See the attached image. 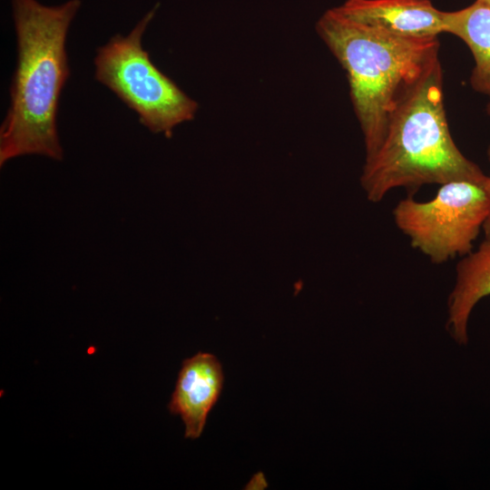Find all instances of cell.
Here are the masks:
<instances>
[{"label": "cell", "instance_id": "1", "mask_svg": "<svg viewBox=\"0 0 490 490\" xmlns=\"http://www.w3.org/2000/svg\"><path fill=\"white\" fill-rule=\"evenodd\" d=\"M81 0L46 6L37 0H12L17 59L10 103L0 126V166L24 155L62 161L56 116L70 76L65 48Z\"/></svg>", "mask_w": 490, "mask_h": 490}, {"label": "cell", "instance_id": "2", "mask_svg": "<svg viewBox=\"0 0 490 490\" xmlns=\"http://www.w3.org/2000/svg\"><path fill=\"white\" fill-rule=\"evenodd\" d=\"M486 176L452 138L438 59L392 112L381 144L366 158L362 187L370 201L379 202L396 188L413 191L461 180L485 185Z\"/></svg>", "mask_w": 490, "mask_h": 490}, {"label": "cell", "instance_id": "3", "mask_svg": "<svg viewBox=\"0 0 490 490\" xmlns=\"http://www.w3.org/2000/svg\"><path fill=\"white\" fill-rule=\"evenodd\" d=\"M317 31L346 71L369 157L403 94L438 60L437 37L393 35L353 21L337 7L319 18Z\"/></svg>", "mask_w": 490, "mask_h": 490}, {"label": "cell", "instance_id": "4", "mask_svg": "<svg viewBox=\"0 0 490 490\" xmlns=\"http://www.w3.org/2000/svg\"><path fill=\"white\" fill-rule=\"evenodd\" d=\"M158 6L127 36L116 34L97 48L94 78L134 111L142 125L170 137L177 125L194 118L199 106L153 64L142 47V35Z\"/></svg>", "mask_w": 490, "mask_h": 490}, {"label": "cell", "instance_id": "5", "mask_svg": "<svg viewBox=\"0 0 490 490\" xmlns=\"http://www.w3.org/2000/svg\"><path fill=\"white\" fill-rule=\"evenodd\" d=\"M488 211L484 185L461 180L441 184L432 200L399 201L393 216L411 246L440 264L472 250Z\"/></svg>", "mask_w": 490, "mask_h": 490}, {"label": "cell", "instance_id": "6", "mask_svg": "<svg viewBox=\"0 0 490 490\" xmlns=\"http://www.w3.org/2000/svg\"><path fill=\"white\" fill-rule=\"evenodd\" d=\"M224 375L216 356L198 352L182 361L168 408L179 415L186 438L201 436L208 415L223 388Z\"/></svg>", "mask_w": 490, "mask_h": 490}, {"label": "cell", "instance_id": "7", "mask_svg": "<svg viewBox=\"0 0 490 490\" xmlns=\"http://www.w3.org/2000/svg\"><path fill=\"white\" fill-rule=\"evenodd\" d=\"M337 9L346 17L407 38H436L445 33V12L429 0H347Z\"/></svg>", "mask_w": 490, "mask_h": 490}, {"label": "cell", "instance_id": "8", "mask_svg": "<svg viewBox=\"0 0 490 490\" xmlns=\"http://www.w3.org/2000/svg\"><path fill=\"white\" fill-rule=\"evenodd\" d=\"M490 295V240L464 255L456 265V285L448 299V321L455 339L467 342L469 316L483 298Z\"/></svg>", "mask_w": 490, "mask_h": 490}, {"label": "cell", "instance_id": "9", "mask_svg": "<svg viewBox=\"0 0 490 490\" xmlns=\"http://www.w3.org/2000/svg\"><path fill=\"white\" fill-rule=\"evenodd\" d=\"M444 23L445 33L460 38L474 56L471 86L490 97V6L475 0L463 9L445 12Z\"/></svg>", "mask_w": 490, "mask_h": 490}, {"label": "cell", "instance_id": "10", "mask_svg": "<svg viewBox=\"0 0 490 490\" xmlns=\"http://www.w3.org/2000/svg\"><path fill=\"white\" fill-rule=\"evenodd\" d=\"M487 157L490 162V144L487 148ZM485 191L486 192L488 201H489V211L486 216V219L483 224V230L485 232V239L490 240V174L486 176V180L484 185Z\"/></svg>", "mask_w": 490, "mask_h": 490}, {"label": "cell", "instance_id": "11", "mask_svg": "<svg viewBox=\"0 0 490 490\" xmlns=\"http://www.w3.org/2000/svg\"><path fill=\"white\" fill-rule=\"evenodd\" d=\"M478 1H480V2H482V3H484V4L490 6V0H478Z\"/></svg>", "mask_w": 490, "mask_h": 490}, {"label": "cell", "instance_id": "12", "mask_svg": "<svg viewBox=\"0 0 490 490\" xmlns=\"http://www.w3.org/2000/svg\"><path fill=\"white\" fill-rule=\"evenodd\" d=\"M486 112H487V113H488L489 116H490V101H489V103H488V104H487V106H486Z\"/></svg>", "mask_w": 490, "mask_h": 490}]
</instances>
